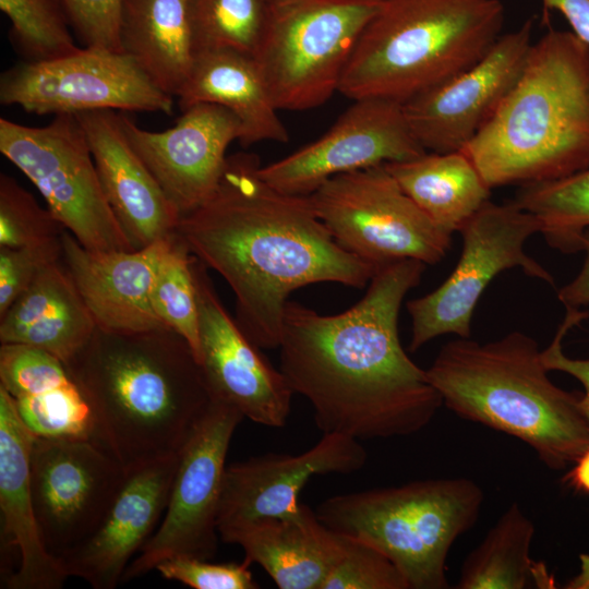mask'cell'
I'll use <instances>...</instances> for the list:
<instances>
[{
  "label": "cell",
  "mask_w": 589,
  "mask_h": 589,
  "mask_svg": "<svg viewBox=\"0 0 589 589\" xmlns=\"http://www.w3.org/2000/svg\"><path fill=\"white\" fill-rule=\"evenodd\" d=\"M177 98L181 110L205 103L232 112L241 124L243 146L289 141L253 56L229 49L200 51Z\"/></svg>",
  "instance_id": "cell-25"
},
{
  "label": "cell",
  "mask_w": 589,
  "mask_h": 589,
  "mask_svg": "<svg viewBox=\"0 0 589 589\" xmlns=\"http://www.w3.org/2000/svg\"><path fill=\"white\" fill-rule=\"evenodd\" d=\"M175 235L141 249L92 251L63 231L61 263L97 328L117 334L168 328L154 311L152 288Z\"/></svg>",
  "instance_id": "cell-21"
},
{
  "label": "cell",
  "mask_w": 589,
  "mask_h": 589,
  "mask_svg": "<svg viewBox=\"0 0 589 589\" xmlns=\"http://www.w3.org/2000/svg\"><path fill=\"white\" fill-rule=\"evenodd\" d=\"M119 117L131 146L181 216L214 193L229 145L242 137L236 116L214 104L185 108L176 124L161 132L144 130L124 113Z\"/></svg>",
  "instance_id": "cell-18"
},
{
  "label": "cell",
  "mask_w": 589,
  "mask_h": 589,
  "mask_svg": "<svg viewBox=\"0 0 589 589\" xmlns=\"http://www.w3.org/2000/svg\"><path fill=\"white\" fill-rule=\"evenodd\" d=\"M180 453L128 471L96 531L60 561L69 577L94 589H113L158 528L167 507Z\"/></svg>",
  "instance_id": "cell-20"
},
{
  "label": "cell",
  "mask_w": 589,
  "mask_h": 589,
  "mask_svg": "<svg viewBox=\"0 0 589 589\" xmlns=\"http://www.w3.org/2000/svg\"><path fill=\"white\" fill-rule=\"evenodd\" d=\"M545 11H557L572 32L589 46V0H542Z\"/></svg>",
  "instance_id": "cell-42"
},
{
  "label": "cell",
  "mask_w": 589,
  "mask_h": 589,
  "mask_svg": "<svg viewBox=\"0 0 589 589\" xmlns=\"http://www.w3.org/2000/svg\"><path fill=\"white\" fill-rule=\"evenodd\" d=\"M504 15L500 0H383L338 93L404 104L477 63L501 36Z\"/></svg>",
  "instance_id": "cell-6"
},
{
  "label": "cell",
  "mask_w": 589,
  "mask_h": 589,
  "mask_svg": "<svg viewBox=\"0 0 589 589\" xmlns=\"http://www.w3.org/2000/svg\"><path fill=\"white\" fill-rule=\"evenodd\" d=\"M346 537L344 552L321 589H409L401 572L384 553Z\"/></svg>",
  "instance_id": "cell-37"
},
{
  "label": "cell",
  "mask_w": 589,
  "mask_h": 589,
  "mask_svg": "<svg viewBox=\"0 0 589 589\" xmlns=\"http://www.w3.org/2000/svg\"><path fill=\"white\" fill-rule=\"evenodd\" d=\"M308 196L335 241L376 268L407 259L436 264L449 250L452 236L429 218L385 165L335 176Z\"/></svg>",
  "instance_id": "cell-10"
},
{
  "label": "cell",
  "mask_w": 589,
  "mask_h": 589,
  "mask_svg": "<svg viewBox=\"0 0 589 589\" xmlns=\"http://www.w3.org/2000/svg\"><path fill=\"white\" fill-rule=\"evenodd\" d=\"M64 230L12 177L0 175V248L43 245L60 240Z\"/></svg>",
  "instance_id": "cell-35"
},
{
  "label": "cell",
  "mask_w": 589,
  "mask_h": 589,
  "mask_svg": "<svg viewBox=\"0 0 589 589\" xmlns=\"http://www.w3.org/2000/svg\"><path fill=\"white\" fill-rule=\"evenodd\" d=\"M34 435L19 417L12 397L0 386V510L5 545L19 554L7 577L9 589H60L69 577L46 548L35 514L29 455Z\"/></svg>",
  "instance_id": "cell-23"
},
{
  "label": "cell",
  "mask_w": 589,
  "mask_h": 589,
  "mask_svg": "<svg viewBox=\"0 0 589 589\" xmlns=\"http://www.w3.org/2000/svg\"><path fill=\"white\" fill-rule=\"evenodd\" d=\"M61 239L38 247L0 248V317L44 268L61 261Z\"/></svg>",
  "instance_id": "cell-39"
},
{
  "label": "cell",
  "mask_w": 589,
  "mask_h": 589,
  "mask_svg": "<svg viewBox=\"0 0 589 589\" xmlns=\"http://www.w3.org/2000/svg\"><path fill=\"white\" fill-rule=\"evenodd\" d=\"M121 49L177 97L197 56L192 0H122Z\"/></svg>",
  "instance_id": "cell-27"
},
{
  "label": "cell",
  "mask_w": 589,
  "mask_h": 589,
  "mask_svg": "<svg viewBox=\"0 0 589 589\" xmlns=\"http://www.w3.org/2000/svg\"><path fill=\"white\" fill-rule=\"evenodd\" d=\"M566 315L558 326L552 342L541 350V360L548 371L565 372L581 383L585 392L579 405L589 422V359H572L564 353L562 347V340L569 329L588 318L589 313L575 308H566Z\"/></svg>",
  "instance_id": "cell-41"
},
{
  "label": "cell",
  "mask_w": 589,
  "mask_h": 589,
  "mask_svg": "<svg viewBox=\"0 0 589 589\" xmlns=\"http://www.w3.org/2000/svg\"><path fill=\"white\" fill-rule=\"evenodd\" d=\"M483 498L471 479H426L334 495L315 514L329 529L384 553L409 589H446L450 546L476 524Z\"/></svg>",
  "instance_id": "cell-7"
},
{
  "label": "cell",
  "mask_w": 589,
  "mask_h": 589,
  "mask_svg": "<svg viewBox=\"0 0 589 589\" xmlns=\"http://www.w3.org/2000/svg\"><path fill=\"white\" fill-rule=\"evenodd\" d=\"M0 10L10 21V40L23 61H48L80 49L62 0H0Z\"/></svg>",
  "instance_id": "cell-31"
},
{
  "label": "cell",
  "mask_w": 589,
  "mask_h": 589,
  "mask_svg": "<svg viewBox=\"0 0 589 589\" xmlns=\"http://www.w3.org/2000/svg\"><path fill=\"white\" fill-rule=\"evenodd\" d=\"M201 366L212 400L268 428L287 424L294 394L283 372L242 332L220 302L207 267L193 255Z\"/></svg>",
  "instance_id": "cell-17"
},
{
  "label": "cell",
  "mask_w": 589,
  "mask_h": 589,
  "mask_svg": "<svg viewBox=\"0 0 589 589\" xmlns=\"http://www.w3.org/2000/svg\"><path fill=\"white\" fill-rule=\"evenodd\" d=\"M268 5L269 0H192L197 51L229 49L254 57Z\"/></svg>",
  "instance_id": "cell-33"
},
{
  "label": "cell",
  "mask_w": 589,
  "mask_h": 589,
  "mask_svg": "<svg viewBox=\"0 0 589 589\" xmlns=\"http://www.w3.org/2000/svg\"><path fill=\"white\" fill-rule=\"evenodd\" d=\"M250 564L212 563L190 556H173L160 562L156 570L168 580L194 589H256Z\"/></svg>",
  "instance_id": "cell-38"
},
{
  "label": "cell",
  "mask_w": 589,
  "mask_h": 589,
  "mask_svg": "<svg viewBox=\"0 0 589 589\" xmlns=\"http://www.w3.org/2000/svg\"><path fill=\"white\" fill-rule=\"evenodd\" d=\"M260 167L256 155L228 156L216 190L181 216L177 233L227 281L247 337L272 350L279 347L292 291L318 283L363 288L377 268L335 241L309 196L274 189Z\"/></svg>",
  "instance_id": "cell-2"
},
{
  "label": "cell",
  "mask_w": 589,
  "mask_h": 589,
  "mask_svg": "<svg viewBox=\"0 0 589 589\" xmlns=\"http://www.w3.org/2000/svg\"><path fill=\"white\" fill-rule=\"evenodd\" d=\"M192 260L193 254L176 232L157 267L152 303L165 326L188 341L199 362V306Z\"/></svg>",
  "instance_id": "cell-32"
},
{
  "label": "cell",
  "mask_w": 589,
  "mask_h": 589,
  "mask_svg": "<svg viewBox=\"0 0 589 589\" xmlns=\"http://www.w3.org/2000/svg\"><path fill=\"white\" fill-rule=\"evenodd\" d=\"M72 380L65 364L41 349L1 344L0 386L13 398L32 396Z\"/></svg>",
  "instance_id": "cell-36"
},
{
  "label": "cell",
  "mask_w": 589,
  "mask_h": 589,
  "mask_svg": "<svg viewBox=\"0 0 589 589\" xmlns=\"http://www.w3.org/2000/svg\"><path fill=\"white\" fill-rule=\"evenodd\" d=\"M65 366L91 406L93 441L127 471L180 453L212 404L192 348L169 328H96Z\"/></svg>",
  "instance_id": "cell-3"
},
{
  "label": "cell",
  "mask_w": 589,
  "mask_h": 589,
  "mask_svg": "<svg viewBox=\"0 0 589 589\" xmlns=\"http://www.w3.org/2000/svg\"><path fill=\"white\" fill-rule=\"evenodd\" d=\"M244 419L236 408L212 400L183 448L163 519L129 564L122 582L139 578L173 556L212 560L218 548V512L226 457Z\"/></svg>",
  "instance_id": "cell-13"
},
{
  "label": "cell",
  "mask_w": 589,
  "mask_h": 589,
  "mask_svg": "<svg viewBox=\"0 0 589 589\" xmlns=\"http://www.w3.org/2000/svg\"><path fill=\"white\" fill-rule=\"evenodd\" d=\"M13 402L20 419L34 436L94 437L91 406L73 378L43 393L13 399Z\"/></svg>",
  "instance_id": "cell-34"
},
{
  "label": "cell",
  "mask_w": 589,
  "mask_h": 589,
  "mask_svg": "<svg viewBox=\"0 0 589 589\" xmlns=\"http://www.w3.org/2000/svg\"><path fill=\"white\" fill-rule=\"evenodd\" d=\"M579 573L565 586L567 589H589V554H580Z\"/></svg>",
  "instance_id": "cell-45"
},
{
  "label": "cell",
  "mask_w": 589,
  "mask_h": 589,
  "mask_svg": "<svg viewBox=\"0 0 589 589\" xmlns=\"http://www.w3.org/2000/svg\"><path fill=\"white\" fill-rule=\"evenodd\" d=\"M366 459L359 440L323 433L313 447L298 455L266 453L227 466L217 520L219 534L260 519L298 514L300 492L312 477L353 473Z\"/></svg>",
  "instance_id": "cell-19"
},
{
  "label": "cell",
  "mask_w": 589,
  "mask_h": 589,
  "mask_svg": "<svg viewBox=\"0 0 589 589\" xmlns=\"http://www.w3.org/2000/svg\"><path fill=\"white\" fill-rule=\"evenodd\" d=\"M563 480L575 490L589 494V448L564 474Z\"/></svg>",
  "instance_id": "cell-44"
},
{
  "label": "cell",
  "mask_w": 589,
  "mask_h": 589,
  "mask_svg": "<svg viewBox=\"0 0 589 589\" xmlns=\"http://www.w3.org/2000/svg\"><path fill=\"white\" fill-rule=\"evenodd\" d=\"M384 165L429 218L450 236L490 200L491 188L462 151L425 152Z\"/></svg>",
  "instance_id": "cell-28"
},
{
  "label": "cell",
  "mask_w": 589,
  "mask_h": 589,
  "mask_svg": "<svg viewBox=\"0 0 589 589\" xmlns=\"http://www.w3.org/2000/svg\"><path fill=\"white\" fill-rule=\"evenodd\" d=\"M425 372L449 410L520 440L550 469L574 465L589 448L582 394L549 378L537 341L522 332L485 344L458 337Z\"/></svg>",
  "instance_id": "cell-5"
},
{
  "label": "cell",
  "mask_w": 589,
  "mask_h": 589,
  "mask_svg": "<svg viewBox=\"0 0 589 589\" xmlns=\"http://www.w3.org/2000/svg\"><path fill=\"white\" fill-rule=\"evenodd\" d=\"M127 473L93 440L34 436L31 490L43 540L53 556L60 560L96 531Z\"/></svg>",
  "instance_id": "cell-14"
},
{
  "label": "cell",
  "mask_w": 589,
  "mask_h": 589,
  "mask_svg": "<svg viewBox=\"0 0 589 589\" xmlns=\"http://www.w3.org/2000/svg\"><path fill=\"white\" fill-rule=\"evenodd\" d=\"M424 269L411 259L377 268L363 298L335 315L288 300L279 369L292 392L311 404L323 433L359 441L408 436L443 405L398 333L404 298Z\"/></svg>",
  "instance_id": "cell-1"
},
{
  "label": "cell",
  "mask_w": 589,
  "mask_h": 589,
  "mask_svg": "<svg viewBox=\"0 0 589 589\" xmlns=\"http://www.w3.org/2000/svg\"><path fill=\"white\" fill-rule=\"evenodd\" d=\"M513 202L538 219L551 248L582 251L589 229V167L557 180L524 184Z\"/></svg>",
  "instance_id": "cell-30"
},
{
  "label": "cell",
  "mask_w": 589,
  "mask_h": 589,
  "mask_svg": "<svg viewBox=\"0 0 589 589\" xmlns=\"http://www.w3.org/2000/svg\"><path fill=\"white\" fill-rule=\"evenodd\" d=\"M96 328L60 261L44 268L0 317V341L41 349L67 364Z\"/></svg>",
  "instance_id": "cell-26"
},
{
  "label": "cell",
  "mask_w": 589,
  "mask_h": 589,
  "mask_svg": "<svg viewBox=\"0 0 589 589\" xmlns=\"http://www.w3.org/2000/svg\"><path fill=\"white\" fill-rule=\"evenodd\" d=\"M383 0H269L254 58L278 110L326 103Z\"/></svg>",
  "instance_id": "cell-8"
},
{
  "label": "cell",
  "mask_w": 589,
  "mask_h": 589,
  "mask_svg": "<svg viewBox=\"0 0 589 589\" xmlns=\"http://www.w3.org/2000/svg\"><path fill=\"white\" fill-rule=\"evenodd\" d=\"M582 251L586 256L580 272L557 291V299L565 308L579 309L589 304V229L582 237Z\"/></svg>",
  "instance_id": "cell-43"
},
{
  "label": "cell",
  "mask_w": 589,
  "mask_h": 589,
  "mask_svg": "<svg viewBox=\"0 0 589 589\" xmlns=\"http://www.w3.org/2000/svg\"><path fill=\"white\" fill-rule=\"evenodd\" d=\"M219 537L240 545L244 561L259 564L280 589H321L347 541L305 504L291 517L260 519Z\"/></svg>",
  "instance_id": "cell-24"
},
{
  "label": "cell",
  "mask_w": 589,
  "mask_h": 589,
  "mask_svg": "<svg viewBox=\"0 0 589 589\" xmlns=\"http://www.w3.org/2000/svg\"><path fill=\"white\" fill-rule=\"evenodd\" d=\"M459 232L462 250L453 273L432 292L407 302L412 352L441 335L469 338L474 308L501 272L519 267L529 277L555 284L552 274L525 252L527 239L540 232L538 219L513 201H486Z\"/></svg>",
  "instance_id": "cell-11"
},
{
  "label": "cell",
  "mask_w": 589,
  "mask_h": 589,
  "mask_svg": "<svg viewBox=\"0 0 589 589\" xmlns=\"http://www.w3.org/2000/svg\"><path fill=\"white\" fill-rule=\"evenodd\" d=\"M425 152L407 122L402 104L360 98L321 137L261 165L259 175L280 192L308 196L335 176L409 160Z\"/></svg>",
  "instance_id": "cell-15"
},
{
  "label": "cell",
  "mask_w": 589,
  "mask_h": 589,
  "mask_svg": "<svg viewBox=\"0 0 589 589\" xmlns=\"http://www.w3.org/2000/svg\"><path fill=\"white\" fill-rule=\"evenodd\" d=\"M173 98L129 55L97 47L48 61H22L0 79L2 105L37 115L105 109L170 115Z\"/></svg>",
  "instance_id": "cell-12"
},
{
  "label": "cell",
  "mask_w": 589,
  "mask_h": 589,
  "mask_svg": "<svg viewBox=\"0 0 589 589\" xmlns=\"http://www.w3.org/2000/svg\"><path fill=\"white\" fill-rule=\"evenodd\" d=\"M106 195L135 249L177 232L181 214L131 146L116 110L75 115Z\"/></svg>",
  "instance_id": "cell-22"
},
{
  "label": "cell",
  "mask_w": 589,
  "mask_h": 589,
  "mask_svg": "<svg viewBox=\"0 0 589 589\" xmlns=\"http://www.w3.org/2000/svg\"><path fill=\"white\" fill-rule=\"evenodd\" d=\"M0 152L37 188L61 226L92 251L134 250L104 193L75 115L44 127L0 119Z\"/></svg>",
  "instance_id": "cell-9"
},
{
  "label": "cell",
  "mask_w": 589,
  "mask_h": 589,
  "mask_svg": "<svg viewBox=\"0 0 589 589\" xmlns=\"http://www.w3.org/2000/svg\"><path fill=\"white\" fill-rule=\"evenodd\" d=\"M491 188L557 180L589 167V46L550 28L489 122L461 149Z\"/></svg>",
  "instance_id": "cell-4"
},
{
  "label": "cell",
  "mask_w": 589,
  "mask_h": 589,
  "mask_svg": "<svg viewBox=\"0 0 589 589\" xmlns=\"http://www.w3.org/2000/svg\"><path fill=\"white\" fill-rule=\"evenodd\" d=\"M533 536V522L513 503L468 554L455 588H556L548 567L530 556Z\"/></svg>",
  "instance_id": "cell-29"
},
{
  "label": "cell",
  "mask_w": 589,
  "mask_h": 589,
  "mask_svg": "<svg viewBox=\"0 0 589 589\" xmlns=\"http://www.w3.org/2000/svg\"><path fill=\"white\" fill-rule=\"evenodd\" d=\"M62 1L72 29L85 47L122 51L119 33L122 0Z\"/></svg>",
  "instance_id": "cell-40"
},
{
  "label": "cell",
  "mask_w": 589,
  "mask_h": 589,
  "mask_svg": "<svg viewBox=\"0 0 589 589\" xmlns=\"http://www.w3.org/2000/svg\"><path fill=\"white\" fill-rule=\"evenodd\" d=\"M533 20L501 35L472 67L402 104L426 152L461 151L489 122L517 83L533 44Z\"/></svg>",
  "instance_id": "cell-16"
}]
</instances>
